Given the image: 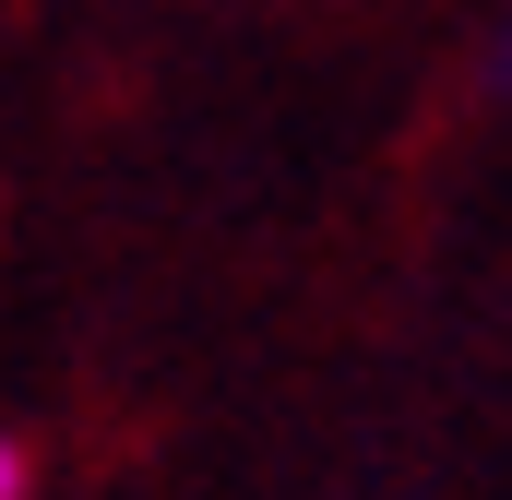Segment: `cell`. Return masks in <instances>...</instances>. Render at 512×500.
<instances>
[{
  "mask_svg": "<svg viewBox=\"0 0 512 500\" xmlns=\"http://www.w3.org/2000/svg\"><path fill=\"white\" fill-rule=\"evenodd\" d=\"M0 500H24V453L12 441H0Z\"/></svg>",
  "mask_w": 512,
  "mask_h": 500,
  "instance_id": "6da1fadb",
  "label": "cell"
}]
</instances>
